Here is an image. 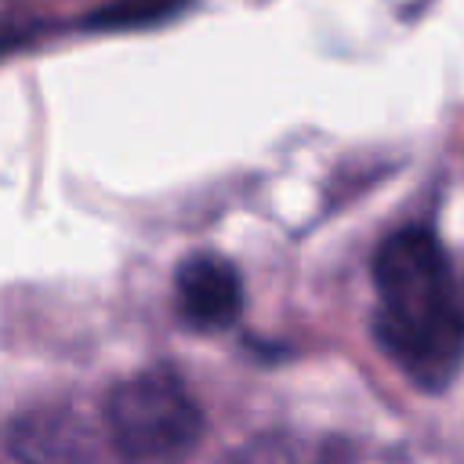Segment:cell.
I'll list each match as a JSON object with an SVG mask.
<instances>
[{"label":"cell","mask_w":464,"mask_h":464,"mask_svg":"<svg viewBox=\"0 0 464 464\" xmlns=\"http://www.w3.org/2000/svg\"><path fill=\"white\" fill-rule=\"evenodd\" d=\"M377 337L424 388H442L464 359V315L453 301L450 265L428 228H399L373 257Z\"/></svg>","instance_id":"obj_1"},{"label":"cell","mask_w":464,"mask_h":464,"mask_svg":"<svg viewBox=\"0 0 464 464\" xmlns=\"http://www.w3.org/2000/svg\"><path fill=\"white\" fill-rule=\"evenodd\" d=\"M105 420L127 460L181 457L203 435V413L181 377L167 366L141 370L109 392Z\"/></svg>","instance_id":"obj_2"},{"label":"cell","mask_w":464,"mask_h":464,"mask_svg":"<svg viewBox=\"0 0 464 464\" xmlns=\"http://www.w3.org/2000/svg\"><path fill=\"white\" fill-rule=\"evenodd\" d=\"M174 294H178V312L196 330L232 326L239 315V304H243V283H239L236 265L210 250L188 254L178 265Z\"/></svg>","instance_id":"obj_3"},{"label":"cell","mask_w":464,"mask_h":464,"mask_svg":"<svg viewBox=\"0 0 464 464\" xmlns=\"http://www.w3.org/2000/svg\"><path fill=\"white\" fill-rule=\"evenodd\" d=\"M7 450L18 464H87L91 431L69 406H36L14 417Z\"/></svg>","instance_id":"obj_4"},{"label":"cell","mask_w":464,"mask_h":464,"mask_svg":"<svg viewBox=\"0 0 464 464\" xmlns=\"http://www.w3.org/2000/svg\"><path fill=\"white\" fill-rule=\"evenodd\" d=\"M225 464H344V453L301 435H261L236 450Z\"/></svg>","instance_id":"obj_5"},{"label":"cell","mask_w":464,"mask_h":464,"mask_svg":"<svg viewBox=\"0 0 464 464\" xmlns=\"http://www.w3.org/2000/svg\"><path fill=\"white\" fill-rule=\"evenodd\" d=\"M181 0H120L105 11H98L91 22L94 25H130V22H149V18H163L170 11H178Z\"/></svg>","instance_id":"obj_6"}]
</instances>
